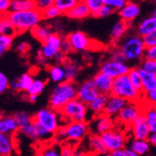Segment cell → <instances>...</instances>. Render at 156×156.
Masks as SVG:
<instances>
[{"mask_svg":"<svg viewBox=\"0 0 156 156\" xmlns=\"http://www.w3.org/2000/svg\"><path fill=\"white\" fill-rule=\"evenodd\" d=\"M66 56L61 50L56 53L54 55V57H53V62L54 64H58V65H63L66 61Z\"/></svg>","mask_w":156,"mask_h":156,"instance_id":"58","label":"cell"},{"mask_svg":"<svg viewBox=\"0 0 156 156\" xmlns=\"http://www.w3.org/2000/svg\"><path fill=\"white\" fill-rule=\"evenodd\" d=\"M127 132L130 134L132 138L135 139H143L147 140L151 132L148 126V123L143 116V114L139 116L132 124L127 128Z\"/></svg>","mask_w":156,"mask_h":156,"instance_id":"15","label":"cell"},{"mask_svg":"<svg viewBox=\"0 0 156 156\" xmlns=\"http://www.w3.org/2000/svg\"><path fill=\"white\" fill-rule=\"evenodd\" d=\"M94 156H111V154L109 152H106V153H103V154H97V155H94Z\"/></svg>","mask_w":156,"mask_h":156,"instance_id":"62","label":"cell"},{"mask_svg":"<svg viewBox=\"0 0 156 156\" xmlns=\"http://www.w3.org/2000/svg\"><path fill=\"white\" fill-rule=\"evenodd\" d=\"M110 154H111V156H138L128 147H124L118 151H112V152H110Z\"/></svg>","mask_w":156,"mask_h":156,"instance_id":"54","label":"cell"},{"mask_svg":"<svg viewBox=\"0 0 156 156\" xmlns=\"http://www.w3.org/2000/svg\"><path fill=\"white\" fill-rule=\"evenodd\" d=\"M13 44V37L0 35V56L5 55Z\"/></svg>","mask_w":156,"mask_h":156,"instance_id":"41","label":"cell"},{"mask_svg":"<svg viewBox=\"0 0 156 156\" xmlns=\"http://www.w3.org/2000/svg\"><path fill=\"white\" fill-rule=\"evenodd\" d=\"M71 45L72 51L76 52L86 51L94 49V41L82 31H74L69 33L66 37Z\"/></svg>","mask_w":156,"mask_h":156,"instance_id":"10","label":"cell"},{"mask_svg":"<svg viewBox=\"0 0 156 156\" xmlns=\"http://www.w3.org/2000/svg\"><path fill=\"white\" fill-rule=\"evenodd\" d=\"M59 112L63 120H66V122H87L89 109L86 104L79 100L78 98H75L66 104Z\"/></svg>","mask_w":156,"mask_h":156,"instance_id":"6","label":"cell"},{"mask_svg":"<svg viewBox=\"0 0 156 156\" xmlns=\"http://www.w3.org/2000/svg\"><path fill=\"white\" fill-rule=\"evenodd\" d=\"M138 67L156 76V60H150L143 58L139 62Z\"/></svg>","mask_w":156,"mask_h":156,"instance_id":"43","label":"cell"},{"mask_svg":"<svg viewBox=\"0 0 156 156\" xmlns=\"http://www.w3.org/2000/svg\"><path fill=\"white\" fill-rule=\"evenodd\" d=\"M61 51L66 54H69L71 53L73 51H72V48H71V45H70L69 41L67 40V38L66 37H63V40H62V44H61Z\"/></svg>","mask_w":156,"mask_h":156,"instance_id":"57","label":"cell"},{"mask_svg":"<svg viewBox=\"0 0 156 156\" xmlns=\"http://www.w3.org/2000/svg\"><path fill=\"white\" fill-rule=\"evenodd\" d=\"M76 147L73 142L70 141H64L60 144V151L62 156H74Z\"/></svg>","mask_w":156,"mask_h":156,"instance_id":"45","label":"cell"},{"mask_svg":"<svg viewBox=\"0 0 156 156\" xmlns=\"http://www.w3.org/2000/svg\"><path fill=\"white\" fill-rule=\"evenodd\" d=\"M35 122H38L50 132L55 134L63 125L61 121L63 120L60 112L50 107L42 108L33 115Z\"/></svg>","mask_w":156,"mask_h":156,"instance_id":"7","label":"cell"},{"mask_svg":"<svg viewBox=\"0 0 156 156\" xmlns=\"http://www.w3.org/2000/svg\"><path fill=\"white\" fill-rule=\"evenodd\" d=\"M38 156H62L60 144L53 142L43 145L38 151Z\"/></svg>","mask_w":156,"mask_h":156,"instance_id":"35","label":"cell"},{"mask_svg":"<svg viewBox=\"0 0 156 156\" xmlns=\"http://www.w3.org/2000/svg\"><path fill=\"white\" fill-rule=\"evenodd\" d=\"M140 5L136 0H127L126 4L119 11V17L122 21L131 24L140 15Z\"/></svg>","mask_w":156,"mask_h":156,"instance_id":"16","label":"cell"},{"mask_svg":"<svg viewBox=\"0 0 156 156\" xmlns=\"http://www.w3.org/2000/svg\"><path fill=\"white\" fill-rule=\"evenodd\" d=\"M26 100L30 103H36L37 101V95H33V94H26Z\"/></svg>","mask_w":156,"mask_h":156,"instance_id":"61","label":"cell"},{"mask_svg":"<svg viewBox=\"0 0 156 156\" xmlns=\"http://www.w3.org/2000/svg\"><path fill=\"white\" fill-rule=\"evenodd\" d=\"M46 88V81L41 79H34L30 88L25 93L27 94H33V95H39L42 94Z\"/></svg>","mask_w":156,"mask_h":156,"instance_id":"39","label":"cell"},{"mask_svg":"<svg viewBox=\"0 0 156 156\" xmlns=\"http://www.w3.org/2000/svg\"><path fill=\"white\" fill-rule=\"evenodd\" d=\"M18 131V124L13 115H0V133L13 136Z\"/></svg>","mask_w":156,"mask_h":156,"instance_id":"21","label":"cell"},{"mask_svg":"<svg viewBox=\"0 0 156 156\" xmlns=\"http://www.w3.org/2000/svg\"><path fill=\"white\" fill-rule=\"evenodd\" d=\"M87 6L92 15L96 13L102 7L105 6V0H81Z\"/></svg>","mask_w":156,"mask_h":156,"instance_id":"44","label":"cell"},{"mask_svg":"<svg viewBox=\"0 0 156 156\" xmlns=\"http://www.w3.org/2000/svg\"><path fill=\"white\" fill-rule=\"evenodd\" d=\"M43 20H55L62 15V12L55 6H51L43 11H41Z\"/></svg>","mask_w":156,"mask_h":156,"instance_id":"42","label":"cell"},{"mask_svg":"<svg viewBox=\"0 0 156 156\" xmlns=\"http://www.w3.org/2000/svg\"><path fill=\"white\" fill-rule=\"evenodd\" d=\"M110 94L122 97L127 102H140L143 97V93L135 88L127 75L113 80Z\"/></svg>","mask_w":156,"mask_h":156,"instance_id":"5","label":"cell"},{"mask_svg":"<svg viewBox=\"0 0 156 156\" xmlns=\"http://www.w3.org/2000/svg\"><path fill=\"white\" fill-rule=\"evenodd\" d=\"M7 15L17 34H22L27 31L31 32L32 29L43 21L41 11L37 9L9 12Z\"/></svg>","mask_w":156,"mask_h":156,"instance_id":"1","label":"cell"},{"mask_svg":"<svg viewBox=\"0 0 156 156\" xmlns=\"http://www.w3.org/2000/svg\"><path fill=\"white\" fill-rule=\"evenodd\" d=\"M127 0H105V5L112 9L114 11H119L124 7Z\"/></svg>","mask_w":156,"mask_h":156,"instance_id":"48","label":"cell"},{"mask_svg":"<svg viewBox=\"0 0 156 156\" xmlns=\"http://www.w3.org/2000/svg\"><path fill=\"white\" fill-rule=\"evenodd\" d=\"M11 0H0V15H5L10 11Z\"/></svg>","mask_w":156,"mask_h":156,"instance_id":"55","label":"cell"},{"mask_svg":"<svg viewBox=\"0 0 156 156\" xmlns=\"http://www.w3.org/2000/svg\"><path fill=\"white\" fill-rule=\"evenodd\" d=\"M80 0H54V4L62 14H66L68 10L71 9L73 7H75Z\"/></svg>","mask_w":156,"mask_h":156,"instance_id":"40","label":"cell"},{"mask_svg":"<svg viewBox=\"0 0 156 156\" xmlns=\"http://www.w3.org/2000/svg\"><path fill=\"white\" fill-rule=\"evenodd\" d=\"M63 36L54 33L51 35L45 42H43L38 51V54L44 57L47 61L53 59L54 55L61 50V44L63 40Z\"/></svg>","mask_w":156,"mask_h":156,"instance_id":"12","label":"cell"},{"mask_svg":"<svg viewBox=\"0 0 156 156\" xmlns=\"http://www.w3.org/2000/svg\"><path fill=\"white\" fill-rule=\"evenodd\" d=\"M148 142L150 143L151 147H155L156 148V133H151L149 137H148Z\"/></svg>","mask_w":156,"mask_h":156,"instance_id":"60","label":"cell"},{"mask_svg":"<svg viewBox=\"0 0 156 156\" xmlns=\"http://www.w3.org/2000/svg\"><path fill=\"white\" fill-rule=\"evenodd\" d=\"M9 80L8 77L0 71V94H4L9 89Z\"/></svg>","mask_w":156,"mask_h":156,"instance_id":"53","label":"cell"},{"mask_svg":"<svg viewBox=\"0 0 156 156\" xmlns=\"http://www.w3.org/2000/svg\"><path fill=\"white\" fill-rule=\"evenodd\" d=\"M31 34L37 40L43 43L51 35L54 34V30L51 25L41 23L31 30Z\"/></svg>","mask_w":156,"mask_h":156,"instance_id":"23","label":"cell"},{"mask_svg":"<svg viewBox=\"0 0 156 156\" xmlns=\"http://www.w3.org/2000/svg\"><path fill=\"white\" fill-rule=\"evenodd\" d=\"M126 104H127V101L124 100L123 98L109 94L108 97L104 111H103V114L112 119H115Z\"/></svg>","mask_w":156,"mask_h":156,"instance_id":"17","label":"cell"},{"mask_svg":"<svg viewBox=\"0 0 156 156\" xmlns=\"http://www.w3.org/2000/svg\"><path fill=\"white\" fill-rule=\"evenodd\" d=\"M48 76L51 81L53 83H61L66 80V74L63 65L54 64L48 67Z\"/></svg>","mask_w":156,"mask_h":156,"instance_id":"27","label":"cell"},{"mask_svg":"<svg viewBox=\"0 0 156 156\" xmlns=\"http://www.w3.org/2000/svg\"><path fill=\"white\" fill-rule=\"evenodd\" d=\"M154 107H155V108H156V105H155V106H154Z\"/></svg>","mask_w":156,"mask_h":156,"instance_id":"64","label":"cell"},{"mask_svg":"<svg viewBox=\"0 0 156 156\" xmlns=\"http://www.w3.org/2000/svg\"><path fill=\"white\" fill-rule=\"evenodd\" d=\"M93 80L94 82V85L96 89L98 90L99 94H103L109 95L112 89V84H113V79L106 76L105 74L98 72L94 75L93 78Z\"/></svg>","mask_w":156,"mask_h":156,"instance_id":"18","label":"cell"},{"mask_svg":"<svg viewBox=\"0 0 156 156\" xmlns=\"http://www.w3.org/2000/svg\"><path fill=\"white\" fill-rule=\"evenodd\" d=\"M90 133V126L87 122H69L63 124L55 133L53 142L62 143L64 141L80 142Z\"/></svg>","mask_w":156,"mask_h":156,"instance_id":"3","label":"cell"},{"mask_svg":"<svg viewBox=\"0 0 156 156\" xmlns=\"http://www.w3.org/2000/svg\"><path fill=\"white\" fill-rule=\"evenodd\" d=\"M130 66L127 63H120L113 61L111 59L105 60L101 65L100 68H99V72L105 74L106 76L111 78V79H116L118 77L127 75L130 70Z\"/></svg>","mask_w":156,"mask_h":156,"instance_id":"11","label":"cell"},{"mask_svg":"<svg viewBox=\"0 0 156 156\" xmlns=\"http://www.w3.org/2000/svg\"><path fill=\"white\" fill-rule=\"evenodd\" d=\"M99 94L93 79H89L81 82L77 86V98L87 106Z\"/></svg>","mask_w":156,"mask_h":156,"instance_id":"13","label":"cell"},{"mask_svg":"<svg viewBox=\"0 0 156 156\" xmlns=\"http://www.w3.org/2000/svg\"><path fill=\"white\" fill-rule=\"evenodd\" d=\"M34 79L35 78L31 75V73L29 72L23 73L21 77H19L18 79L14 80L10 82L9 88L12 91H15V92L26 93L28 89L30 88Z\"/></svg>","mask_w":156,"mask_h":156,"instance_id":"19","label":"cell"},{"mask_svg":"<svg viewBox=\"0 0 156 156\" xmlns=\"http://www.w3.org/2000/svg\"><path fill=\"white\" fill-rule=\"evenodd\" d=\"M64 69H65V74H66V81H72L74 82L76 79L78 78L80 74V66L72 61H66L63 64Z\"/></svg>","mask_w":156,"mask_h":156,"instance_id":"31","label":"cell"},{"mask_svg":"<svg viewBox=\"0 0 156 156\" xmlns=\"http://www.w3.org/2000/svg\"><path fill=\"white\" fill-rule=\"evenodd\" d=\"M33 9H36L33 0H11L9 12L23 11V10H29Z\"/></svg>","mask_w":156,"mask_h":156,"instance_id":"36","label":"cell"},{"mask_svg":"<svg viewBox=\"0 0 156 156\" xmlns=\"http://www.w3.org/2000/svg\"><path fill=\"white\" fill-rule=\"evenodd\" d=\"M0 35L9 36V37H14L17 35L12 23L8 18L7 14L0 15Z\"/></svg>","mask_w":156,"mask_h":156,"instance_id":"34","label":"cell"},{"mask_svg":"<svg viewBox=\"0 0 156 156\" xmlns=\"http://www.w3.org/2000/svg\"><path fill=\"white\" fill-rule=\"evenodd\" d=\"M33 1L35 3V8L39 11H43L54 4V0H33Z\"/></svg>","mask_w":156,"mask_h":156,"instance_id":"50","label":"cell"},{"mask_svg":"<svg viewBox=\"0 0 156 156\" xmlns=\"http://www.w3.org/2000/svg\"><path fill=\"white\" fill-rule=\"evenodd\" d=\"M19 132L24 136L25 137H27L28 139H31V140H34V141H37V136H36V132H35V128H34V124H30L24 128L19 130Z\"/></svg>","mask_w":156,"mask_h":156,"instance_id":"47","label":"cell"},{"mask_svg":"<svg viewBox=\"0 0 156 156\" xmlns=\"http://www.w3.org/2000/svg\"><path fill=\"white\" fill-rule=\"evenodd\" d=\"M144 104V103H143ZM143 116L148 123L151 133H156V108L154 106L144 104Z\"/></svg>","mask_w":156,"mask_h":156,"instance_id":"29","label":"cell"},{"mask_svg":"<svg viewBox=\"0 0 156 156\" xmlns=\"http://www.w3.org/2000/svg\"><path fill=\"white\" fill-rule=\"evenodd\" d=\"M88 146H89L90 151L94 155L103 154V153L108 152L106 148H105V146H104V144H103V142H102L100 136L95 135V134H92V135L89 136Z\"/></svg>","mask_w":156,"mask_h":156,"instance_id":"30","label":"cell"},{"mask_svg":"<svg viewBox=\"0 0 156 156\" xmlns=\"http://www.w3.org/2000/svg\"><path fill=\"white\" fill-rule=\"evenodd\" d=\"M33 124L37 136V141H41V142H51V141H53L55 134L50 132L45 127H43L38 122H35L34 120H33Z\"/></svg>","mask_w":156,"mask_h":156,"instance_id":"32","label":"cell"},{"mask_svg":"<svg viewBox=\"0 0 156 156\" xmlns=\"http://www.w3.org/2000/svg\"><path fill=\"white\" fill-rule=\"evenodd\" d=\"M139 73H140L141 79H142L143 93L152 90L156 86V76L145 71V70L141 69V68H139Z\"/></svg>","mask_w":156,"mask_h":156,"instance_id":"33","label":"cell"},{"mask_svg":"<svg viewBox=\"0 0 156 156\" xmlns=\"http://www.w3.org/2000/svg\"><path fill=\"white\" fill-rule=\"evenodd\" d=\"M144 58L150 60H156V46L146 48L144 52Z\"/></svg>","mask_w":156,"mask_h":156,"instance_id":"56","label":"cell"},{"mask_svg":"<svg viewBox=\"0 0 156 156\" xmlns=\"http://www.w3.org/2000/svg\"><path fill=\"white\" fill-rule=\"evenodd\" d=\"M65 15L72 20H83L85 18L89 17L90 15H92L89 9L87 8V6L85 5L81 0L75 6L73 7L70 10H68Z\"/></svg>","mask_w":156,"mask_h":156,"instance_id":"22","label":"cell"},{"mask_svg":"<svg viewBox=\"0 0 156 156\" xmlns=\"http://www.w3.org/2000/svg\"><path fill=\"white\" fill-rule=\"evenodd\" d=\"M129 29H130V24H128L122 20L117 22L111 28V31H110L111 40L117 44L121 39H122L126 36Z\"/></svg>","mask_w":156,"mask_h":156,"instance_id":"24","label":"cell"},{"mask_svg":"<svg viewBox=\"0 0 156 156\" xmlns=\"http://www.w3.org/2000/svg\"><path fill=\"white\" fill-rule=\"evenodd\" d=\"M75 98H77V85L75 82L65 80L52 88L49 97V106L60 111L66 104Z\"/></svg>","mask_w":156,"mask_h":156,"instance_id":"4","label":"cell"},{"mask_svg":"<svg viewBox=\"0 0 156 156\" xmlns=\"http://www.w3.org/2000/svg\"><path fill=\"white\" fill-rule=\"evenodd\" d=\"M90 129L93 130L94 134L100 136L117 126L115 119H112L105 114L94 116L93 122L89 124Z\"/></svg>","mask_w":156,"mask_h":156,"instance_id":"14","label":"cell"},{"mask_svg":"<svg viewBox=\"0 0 156 156\" xmlns=\"http://www.w3.org/2000/svg\"><path fill=\"white\" fill-rule=\"evenodd\" d=\"M128 76L131 83L135 86L136 89H137L139 92L143 93V86H142V79H141L140 73H139V68L138 66H135V67H131L128 74Z\"/></svg>","mask_w":156,"mask_h":156,"instance_id":"38","label":"cell"},{"mask_svg":"<svg viewBox=\"0 0 156 156\" xmlns=\"http://www.w3.org/2000/svg\"><path fill=\"white\" fill-rule=\"evenodd\" d=\"M127 147L131 149L138 156L146 155L151 150V145L148 142V140H143V139L132 138L128 142V146Z\"/></svg>","mask_w":156,"mask_h":156,"instance_id":"28","label":"cell"},{"mask_svg":"<svg viewBox=\"0 0 156 156\" xmlns=\"http://www.w3.org/2000/svg\"><path fill=\"white\" fill-rule=\"evenodd\" d=\"M108 95L99 94L94 100L88 105V109L92 113L93 117L103 114V111L108 100Z\"/></svg>","mask_w":156,"mask_h":156,"instance_id":"25","label":"cell"},{"mask_svg":"<svg viewBox=\"0 0 156 156\" xmlns=\"http://www.w3.org/2000/svg\"><path fill=\"white\" fill-rule=\"evenodd\" d=\"M142 102L149 106H155L156 105V86L146 93H143Z\"/></svg>","mask_w":156,"mask_h":156,"instance_id":"46","label":"cell"},{"mask_svg":"<svg viewBox=\"0 0 156 156\" xmlns=\"http://www.w3.org/2000/svg\"><path fill=\"white\" fill-rule=\"evenodd\" d=\"M28 50H29V46H28V44L26 43V42H19L18 45L16 46V51L21 53V54H23L25 53Z\"/></svg>","mask_w":156,"mask_h":156,"instance_id":"59","label":"cell"},{"mask_svg":"<svg viewBox=\"0 0 156 156\" xmlns=\"http://www.w3.org/2000/svg\"><path fill=\"white\" fill-rule=\"evenodd\" d=\"M116 47L122 52L127 63H139L144 58L146 47L142 37L136 33L126 35L118 42Z\"/></svg>","mask_w":156,"mask_h":156,"instance_id":"2","label":"cell"},{"mask_svg":"<svg viewBox=\"0 0 156 156\" xmlns=\"http://www.w3.org/2000/svg\"><path fill=\"white\" fill-rule=\"evenodd\" d=\"M14 119L16 120V122L18 124L19 130L24 128V127L30 125L33 123V115L26 111H18L13 115Z\"/></svg>","mask_w":156,"mask_h":156,"instance_id":"37","label":"cell"},{"mask_svg":"<svg viewBox=\"0 0 156 156\" xmlns=\"http://www.w3.org/2000/svg\"><path fill=\"white\" fill-rule=\"evenodd\" d=\"M154 30H156V15L151 13V15L142 19L137 23L136 34L140 37H144Z\"/></svg>","mask_w":156,"mask_h":156,"instance_id":"20","label":"cell"},{"mask_svg":"<svg viewBox=\"0 0 156 156\" xmlns=\"http://www.w3.org/2000/svg\"><path fill=\"white\" fill-rule=\"evenodd\" d=\"M113 12H114V10L105 5L104 7H102L100 9H99L96 13H94L93 16L96 17V18H107V17L110 16Z\"/></svg>","mask_w":156,"mask_h":156,"instance_id":"52","label":"cell"},{"mask_svg":"<svg viewBox=\"0 0 156 156\" xmlns=\"http://www.w3.org/2000/svg\"><path fill=\"white\" fill-rule=\"evenodd\" d=\"M108 59H111V60L116 61V62H120V63H127L124 55L117 47L113 48L112 51L109 52V58Z\"/></svg>","mask_w":156,"mask_h":156,"instance_id":"49","label":"cell"},{"mask_svg":"<svg viewBox=\"0 0 156 156\" xmlns=\"http://www.w3.org/2000/svg\"><path fill=\"white\" fill-rule=\"evenodd\" d=\"M151 2H153V3L156 5V0H151ZM152 14H155V15H156V8H155V9L152 11Z\"/></svg>","mask_w":156,"mask_h":156,"instance_id":"63","label":"cell"},{"mask_svg":"<svg viewBox=\"0 0 156 156\" xmlns=\"http://www.w3.org/2000/svg\"><path fill=\"white\" fill-rule=\"evenodd\" d=\"M128 132L124 131L119 127H115L102 135H100L102 142L108 152H112L126 147L128 143Z\"/></svg>","mask_w":156,"mask_h":156,"instance_id":"8","label":"cell"},{"mask_svg":"<svg viewBox=\"0 0 156 156\" xmlns=\"http://www.w3.org/2000/svg\"><path fill=\"white\" fill-rule=\"evenodd\" d=\"M143 106L144 104L142 101L127 102L115 118L117 125L128 128L139 116L143 114Z\"/></svg>","mask_w":156,"mask_h":156,"instance_id":"9","label":"cell"},{"mask_svg":"<svg viewBox=\"0 0 156 156\" xmlns=\"http://www.w3.org/2000/svg\"><path fill=\"white\" fill-rule=\"evenodd\" d=\"M15 150L13 136L0 133V156H11Z\"/></svg>","mask_w":156,"mask_h":156,"instance_id":"26","label":"cell"},{"mask_svg":"<svg viewBox=\"0 0 156 156\" xmlns=\"http://www.w3.org/2000/svg\"><path fill=\"white\" fill-rule=\"evenodd\" d=\"M144 45L146 48L148 47H152V46H156V30L149 33L148 35L142 37Z\"/></svg>","mask_w":156,"mask_h":156,"instance_id":"51","label":"cell"}]
</instances>
